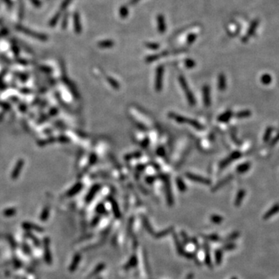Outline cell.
<instances>
[{
    "mask_svg": "<svg viewBox=\"0 0 279 279\" xmlns=\"http://www.w3.org/2000/svg\"><path fill=\"white\" fill-rule=\"evenodd\" d=\"M178 80H179V83L181 85V86L182 87L183 91H184L185 94V96L187 98L188 102H189V105L191 106H194L195 105V96H194L193 93L192 92V91L190 90L189 89V86L188 85L187 81L185 80L184 77L182 75H180L178 77Z\"/></svg>",
    "mask_w": 279,
    "mask_h": 279,
    "instance_id": "obj_1",
    "label": "cell"
},
{
    "mask_svg": "<svg viewBox=\"0 0 279 279\" xmlns=\"http://www.w3.org/2000/svg\"><path fill=\"white\" fill-rule=\"evenodd\" d=\"M164 68L163 65H159L156 70V78H155V89L157 92H161L163 88V78H164Z\"/></svg>",
    "mask_w": 279,
    "mask_h": 279,
    "instance_id": "obj_2",
    "label": "cell"
},
{
    "mask_svg": "<svg viewBox=\"0 0 279 279\" xmlns=\"http://www.w3.org/2000/svg\"><path fill=\"white\" fill-rule=\"evenodd\" d=\"M185 176L188 177V178L190 179L191 181H195V182L201 183V184H204V185H209L210 183H211V181H210L209 179L205 178V177H202V176L197 175V174H192V173H190V172L186 173Z\"/></svg>",
    "mask_w": 279,
    "mask_h": 279,
    "instance_id": "obj_3",
    "label": "cell"
},
{
    "mask_svg": "<svg viewBox=\"0 0 279 279\" xmlns=\"http://www.w3.org/2000/svg\"><path fill=\"white\" fill-rule=\"evenodd\" d=\"M241 156H242V154H241V153L240 151H238V150L233 151L230 155H229V157H227L226 159H224L223 161H222L221 163H220V168H224L225 167L227 166L229 164H230L233 161L239 159V158L241 157Z\"/></svg>",
    "mask_w": 279,
    "mask_h": 279,
    "instance_id": "obj_4",
    "label": "cell"
},
{
    "mask_svg": "<svg viewBox=\"0 0 279 279\" xmlns=\"http://www.w3.org/2000/svg\"><path fill=\"white\" fill-rule=\"evenodd\" d=\"M168 116H169V117L171 118V119L175 120L177 123H187V124H189L190 126H192V123H193V121H194V119H188L187 117L180 116V115L176 114V113H170L169 114H168Z\"/></svg>",
    "mask_w": 279,
    "mask_h": 279,
    "instance_id": "obj_5",
    "label": "cell"
},
{
    "mask_svg": "<svg viewBox=\"0 0 279 279\" xmlns=\"http://www.w3.org/2000/svg\"><path fill=\"white\" fill-rule=\"evenodd\" d=\"M17 29L21 31V32H23V34H26V35L32 36V37H34V38H37V39H38V40H41V41H46V40H47V37H46L45 35H44V34H37V33H35V32H33L32 30L27 29V28L23 27V26H18Z\"/></svg>",
    "mask_w": 279,
    "mask_h": 279,
    "instance_id": "obj_6",
    "label": "cell"
},
{
    "mask_svg": "<svg viewBox=\"0 0 279 279\" xmlns=\"http://www.w3.org/2000/svg\"><path fill=\"white\" fill-rule=\"evenodd\" d=\"M258 24H259V20H258V19H255V20H253V21L252 22L250 27H249L248 30H247V34H245V36H244V38H243L242 41H244V42H247L249 39L255 34L257 28L258 26Z\"/></svg>",
    "mask_w": 279,
    "mask_h": 279,
    "instance_id": "obj_7",
    "label": "cell"
},
{
    "mask_svg": "<svg viewBox=\"0 0 279 279\" xmlns=\"http://www.w3.org/2000/svg\"><path fill=\"white\" fill-rule=\"evenodd\" d=\"M23 165H24V161H23V159H19V160L17 161V162H16V165H15L14 167V169L13 170V171H12L11 173L12 179L16 180V179L19 177L22 169H23Z\"/></svg>",
    "mask_w": 279,
    "mask_h": 279,
    "instance_id": "obj_8",
    "label": "cell"
},
{
    "mask_svg": "<svg viewBox=\"0 0 279 279\" xmlns=\"http://www.w3.org/2000/svg\"><path fill=\"white\" fill-rule=\"evenodd\" d=\"M44 259L47 264L50 265L52 263V257L51 252H50V241L48 238L44 239Z\"/></svg>",
    "mask_w": 279,
    "mask_h": 279,
    "instance_id": "obj_9",
    "label": "cell"
},
{
    "mask_svg": "<svg viewBox=\"0 0 279 279\" xmlns=\"http://www.w3.org/2000/svg\"><path fill=\"white\" fill-rule=\"evenodd\" d=\"M164 182H165V192H166V197H167V202H168V205H172L173 202H174V199H173L172 193H171V185H170L169 179L165 178L164 179Z\"/></svg>",
    "mask_w": 279,
    "mask_h": 279,
    "instance_id": "obj_10",
    "label": "cell"
},
{
    "mask_svg": "<svg viewBox=\"0 0 279 279\" xmlns=\"http://www.w3.org/2000/svg\"><path fill=\"white\" fill-rule=\"evenodd\" d=\"M202 98L205 107H209L211 105V96H210V89L209 86L205 85L202 88Z\"/></svg>",
    "mask_w": 279,
    "mask_h": 279,
    "instance_id": "obj_11",
    "label": "cell"
},
{
    "mask_svg": "<svg viewBox=\"0 0 279 279\" xmlns=\"http://www.w3.org/2000/svg\"><path fill=\"white\" fill-rule=\"evenodd\" d=\"M100 185H95L92 187V189H90L89 192L88 193V195L86 197V202H90L94 198V197L95 196V195L97 194V192H98V190L100 189Z\"/></svg>",
    "mask_w": 279,
    "mask_h": 279,
    "instance_id": "obj_12",
    "label": "cell"
},
{
    "mask_svg": "<svg viewBox=\"0 0 279 279\" xmlns=\"http://www.w3.org/2000/svg\"><path fill=\"white\" fill-rule=\"evenodd\" d=\"M277 213H279V203L274 204L270 209H268V211L264 215V220H269L270 218L277 214Z\"/></svg>",
    "mask_w": 279,
    "mask_h": 279,
    "instance_id": "obj_13",
    "label": "cell"
},
{
    "mask_svg": "<svg viewBox=\"0 0 279 279\" xmlns=\"http://www.w3.org/2000/svg\"><path fill=\"white\" fill-rule=\"evenodd\" d=\"M233 112L231 110H227L225 113H222L219 117H218V121L220 123H227L231 119L233 116Z\"/></svg>",
    "mask_w": 279,
    "mask_h": 279,
    "instance_id": "obj_14",
    "label": "cell"
},
{
    "mask_svg": "<svg viewBox=\"0 0 279 279\" xmlns=\"http://www.w3.org/2000/svg\"><path fill=\"white\" fill-rule=\"evenodd\" d=\"M22 226H23L24 229H26V230H34L37 231V232H43L44 231V229L42 227H41L40 226H37V225L34 224L32 223H23L22 224Z\"/></svg>",
    "mask_w": 279,
    "mask_h": 279,
    "instance_id": "obj_15",
    "label": "cell"
},
{
    "mask_svg": "<svg viewBox=\"0 0 279 279\" xmlns=\"http://www.w3.org/2000/svg\"><path fill=\"white\" fill-rule=\"evenodd\" d=\"M218 89L220 91H224L226 89V78L224 74H220L218 77Z\"/></svg>",
    "mask_w": 279,
    "mask_h": 279,
    "instance_id": "obj_16",
    "label": "cell"
},
{
    "mask_svg": "<svg viewBox=\"0 0 279 279\" xmlns=\"http://www.w3.org/2000/svg\"><path fill=\"white\" fill-rule=\"evenodd\" d=\"M81 258H82V256L80 253H76V255L74 257V258H73L72 262H71V265H70L69 271H71V272H73V271H74L76 269H77L78 266V265H79V262H80V261H81Z\"/></svg>",
    "mask_w": 279,
    "mask_h": 279,
    "instance_id": "obj_17",
    "label": "cell"
},
{
    "mask_svg": "<svg viewBox=\"0 0 279 279\" xmlns=\"http://www.w3.org/2000/svg\"><path fill=\"white\" fill-rule=\"evenodd\" d=\"M246 195V191L244 189H241V190L239 191L238 193H237V196H236V199L235 202H234V205L235 206H240L242 203L243 200H244V197H245Z\"/></svg>",
    "mask_w": 279,
    "mask_h": 279,
    "instance_id": "obj_18",
    "label": "cell"
},
{
    "mask_svg": "<svg viewBox=\"0 0 279 279\" xmlns=\"http://www.w3.org/2000/svg\"><path fill=\"white\" fill-rule=\"evenodd\" d=\"M157 24H158V31L161 34H164L166 30V26H165V18L162 15H158L157 16Z\"/></svg>",
    "mask_w": 279,
    "mask_h": 279,
    "instance_id": "obj_19",
    "label": "cell"
},
{
    "mask_svg": "<svg viewBox=\"0 0 279 279\" xmlns=\"http://www.w3.org/2000/svg\"><path fill=\"white\" fill-rule=\"evenodd\" d=\"M82 183H77V184L74 185L68 191V193H67V195L69 197L74 196V195H77V194L82 190Z\"/></svg>",
    "mask_w": 279,
    "mask_h": 279,
    "instance_id": "obj_20",
    "label": "cell"
},
{
    "mask_svg": "<svg viewBox=\"0 0 279 279\" xmlns=\"http://www.w3.org/2000/svg\"><path fill=\"white\" fill-rule=\"evenodd\" d=\"M110 202H111L112 205V208H113V213H114V216H116V218L119 219L121 216V213H120V211H119V206H118V204L114 199L113 198H110Z\"/></svg>",
    "mask_w": 279,
    "mask_h": 279,
    "instance_id": "obj_21",
    "label": "cell"
},
{
    "mask_svg": "<svg viewBox=\"0 0 279 279\" xmlns=\"http://www.w3.org/2000/svg\"><path fill=\"white\" fill-rule=\"evenodd\" d=\"M250 168V163L249 162H246V163L241 164L239 165L237 168V171L239 174H244V173L247 172V171H249Z\"/></svg>",
    "mask_w": 279,
    "mask_h": 279,
    "instance_id": "obj_22",
    "label": "cell"
},
{
    "mask_svg": "<svg viewBox=\"0 0 279 279\" xmlns=\"http://www.w3.org/2000/svg\"><path fill=\"white\" fill-rule=\"evenodd\" d=\"M104 268H105V265H104L103 264H99V265H97L96 268H95V269H94V271H92V272H91L90 274H89V275L88 276L87 279L92 278V277H93L94 276H95L96 274H98V273L101 272V271H102V270L104 269Z\"/></svg>",
    "mask_w": 279,
    "mask_h": 279,
    "instance_id": "obj_23",
    "label": "cell"
},
{
    "mask_svg": "<svg viewBox=\"0 0 279 279\" xmlns=\"http://www.w3.org/2000/svg\"><path fill=\"white\" fill-rule=\"evenodd\" d=\"M251 116V112L250 110H243L240 111L236 114V117L238 119H244V118L250 117Z\"/></svg>",
    "mask_w": 279,
    "mask_h": 279,
    "instance_id": "obj_24",
    "label": "cell"
},
{
    "mask_svg": "<svg viewBox=\"0 0 279 279\" xmlns=\"http://www.w3.org/2000/svg\"><path fill=\"white\" fill-rule=\"evenodd\" d=\"M74 28L77 33H80L82 30L81 25H80V19H79V16L78 13H75L74 15Z\"/></svg>",
    "mask_w": 279,
    "mask_h": 279,
    "instance_id": "obj_25",
    "label": "cell"
},
{
    "mask_svg": "<svg viewBox=\"0 0 279 279\" xmlns=\"http://www.w3.org/2000/svg\"><path fill=\"white\" fill-rule=\"evenodd\" d=\"M271 81H272V78L269 74H264L261 78V82L262 84L265 85V86L271 84Z\"/></svg>",
    "mask_w": 279,
    "mask_h": 279,
    "instance_id": "obj_26",
    "label": "cell"
},
{
    "mask_svg": "<svg viewBox=\"0 0 279 279\" xmlns=\"http://www.w3.org/2000/svg\"><path fill=\"white\" fill-rule=\"evenodd\" d=\"M114 45V42L110 40H105V41H100L98 43V46L102 48H109V47H112Z\"/></svg>",
    "mask_w": 279,
    "mask_h": 279,
    "instance_id": "obj_27",
    "label": "cell"
},
{
    "mask_svg": "<svg viewBox=\"0 0 279 279\" xmlns=\"http://www.w3.org/2000/svg\"><path fill=\"white\" fill-rule=\"evenodd\" d=\"M205 264L209 268H212V262H211V257L209 254V249L208 244H205Z\"/></svg>",
    "mask_w": 279,
    "mask_h": 279,
    "instance_id": "obj_28",
    "label": "cell"
},
{
    "mask_svg": "<svg viewBox=\"0 0 279 279\" xmlns=\"http://www.w3.org/2000/svg\"><path fill=\"white\" fill-rule=\"evenodd\" d=\"M137 257H136L135 256H133L132 257H131L130 259L129 262H128V263L126 264V265H125V268H124L126 270H127V269H129V268H133V267L136 266V265H137Z\"/></svg>",
    "mask_w": 279,
    "mask_h": 279,
    "instance_id": "obj_29",
    "label": "cell"
},
{
    "mask_svg": "<svg viewBox=\"0 0 279 279\" xmlns=\"http://www.w3.org/2000/svg\"><path fill=\"white\" fill-rule=\"evenodd\" d=\"M272 130H273V129H272V127H271V126H269V127L267 128L266 130H265V134H264V137H263L264 142L266 143L269 141L270 138H271V134H272Z\"/></svg>",
    "mask_w": 279,
    "mask_h": 279,
    "instance_id": "obj_30",
    "label": "cell"
},
{
    "mask_svg": "<svg viewBox=\"0 0 279 279\" xmlns=\"http://www.w3.org/2000/svg\"><path fill=\"white\" fill-rule=\"evenodd\" d=\"M176 183H177V188H178V189L181 191V192H185V191L186 190V185H185V184L184 183V181H182V179L179 178V177H177Z\"/></svg>",
    "mask_w": 279,
    "mask_h": 279,
    "instance_id": "obj_31",
    "label": "cell"
},
{
    "mask_svg": "<svg viewBox=\"0 0 279 279\" xmlns=\"http://www.w3.org/2000/svg\"><path fill=\"white\" fill-rule=\"evenodd\" d=\"M210 220L216 224H220L223 221V218L220 216H217V215H213L210 216Z\"/></svg>",
    "mask_w": 279,
    "mask_h": 279,
    "instance_id": "obj_32",
    "label": "cell"
},
{
    "mask_svg": "<svg viewBox=\"0 0 279 279\" xmlns=\"http://www.w3.org/2000/svg\"><path fill=\"white\" fill-rule=\"evenodd\" d=\"M215 257H216V262L217 265H220L222 262V258H223V253L222 250H217L215 252Z\"/></svg>",
    "mask_w": 279,
    "mask_h": 279,
    "instance_id": "obj_33",
    "label": "cell"
},
{
    "mask_svg": "<svg viewBox=\"0 0 279 279\" xmlns=\"http://www.w3.org/2000/svg\"><path fill=\"white\" fill-rule=\"evenodd\" d=\"M171 229H172V228H169V229H165V230L158 233H154L153 237H154L155 238H161V237H165V236H167L168 233H170L171 232Z\"/></svg>",
    "mask_w": 279,
    "mask_h": 279,
    "instance_id": "obj_34",
    "label": "cell"
},
{
    "mask_svg": "<svg viewBox=\"0 0 279 279\" xmlns=\"http://www.w3.org/2000/svg\"><path fill=\"white\" fill-rule=\"evenodd\" d=\"M49 213H50V209H49L48 207H45L43 209L42 213L41 215V220L42 221H45V220H47V218L49 216Z\"/></svg>",
    "mask_w": 279,
    "mask_h": 279,
    "instance_id": "obj_35",
    "label": "cell"
},
{
    "mask_svg": "<svg viewBox=\"0 0 279 279\" xmlns=\"http://www.w3.org/2000/svg\"><path fill=\"white\" fill-rule=\"evenodd\" d=\"M16 213V209L15 208H10L7 209H5L3 212V214L5 216H14L15 214Z\"/></svg>",
    "mask_w": 279,
    "mask_h": 279,
    "instance_id": "obj_36",
    "label": "cell"
},
{
    "mask_svg": "<svg viewBox=\"0 0 279 279\" xmlns=\"http://www.w3.org/2000/svg\"><path fill=\"white\" fill-rule=\"evenodd\" d=\"M107 80H108V82L110 83V85L112 86V87L114 88L115 89H119V84L117 82V81H116L114 78H113L108 77L107 78Z\"/></svg>",
    "mask_w": 279,
    "mask_h": 279,
    "instance_id": "obj_37",
    "label": "cell"
},
{
    "mask_svg": "<svg viewBox=\"0 0 279 279\" xmlns=\"http://www.w3.org/2000/svg\"><path fill=\"white\" fill-rule=\"evenodd\" d=\"M185 65L188 68H192L195 66V62L192 59H186L185 61Z\"/></svg>",
    "mask_w": 279,
    "mask_h": 279,
    "instance_id": "obj_38",
    "label": "cell"
},
{
    "mask_svg": "<svg viewBox=\"0 0 279 279\" xmlns=\"http://www.w3.org/2000/svg\"><path fill=\"white\" fill-rule=\"evenodd\" d=\"M141 156V153L140 152H135V153H130V154H127L125 157L126 160H130V159H133V158H137L140 157Z\"/></svg>",
    "mask_w": 279,
    "mask_h": 279,
    "instance_id": "obj_39",
    "label": "cell"
},
{
    "mask_svg": "<svg viewBox=\"0 0 279 279\" xmlns=\"http://www.w3.org/2000/svg\"><path fill=\"white\" fill-rule=\"evenodd\" d=\"M106 211V210L105 206H104V205H102V204H99V205H98V206L96 207V212L98 213H99V214H105Z\"/></svg>",
    "mask_w": 279,
    "mask_h": 279,
    "instance_id": "obj_40",
    "label": "cell"
},
{
    "mask_svg": "<svg viewBox=\"0 0 279 279\" xmlns=\"http://www.w3.org/2000/svg\"><path fill=\"white\" fill-rule=\"evenodd\" d=\"M239 235H240V233H239L238 232H234V233H233L232 234H230V235H229V237H228L226 239V241H233V240H235V239L238 238Z\"/></svg>",
    "mask_w": 279,
    "mask_h": 279,
    "instance_id": "obj_41",
    "label": "cell"
},
{
    "mask_svg": "<svg viewBox=\"0 0 279 279\" xmlns=\"http://www.w3.org/2000/svg\"><path fill=\"white\" fill-rule=\"evenodd\" d=\"M278 141H279V133L277 134V135L275 136V137H274V138L272 139V140H271V143H270V144H269L270 147H274V146L275 145V144H277V143L278 142Z\"/></svg>",
    "mask_w": 279,
    "mask_h": 279,
    "instance_id": "obj_42",
    "label": "cell"
},
{
    "mask_svg": "<svg viewBox=\"0 0 279 279\" xmlns=\"http://www.w3.org/2000/svg\"><path fill=\"white\" fill-rule=\"evenodd\" d=\"M146 47L152 49V50H157L159 47V45L157 44H156V43L155 44L154 43H147L146 44Z\"/></svg>",
    "mask_w": 279,
    "mask_h": 279,
    "instance_id": "obj_43",
    "label": "cell"
},
{
    "mask_svg": "<svg viewBox=\"0 0 279 279\" xmlns=\"http://www.w3.org/2000/svg\"><path fill=\"white\" fill-rule=\"evenodd\" d=\"M120 16H122L123 18H125L126 16L128 15V10L126 6H123L121 9H120Z\"/></svg>",
    "mask_w": 279,
    "mask_h": 279,
    "instance_id": "obj_44",
    "label": "cell"
},
{
    "mask_svg": "<svg viewBox=\"0 0 279 279\" xmlns=\"http://www.w3.org/2000/svg\"><path fill=\"white\" fill-rule=\"evenodd\" d=\"M205 238H206L209 241H216L220 240V237H218V235H210V236H205Z\"/></svg>",
    "mask_w": 279,
    "mask_h": 279,
    "instance_id": "obj_45",
    "label": "cell"
},
{
    "mask_svg": "<svg viewBox=\"0 0 279 279\" xmlns=\"http://www.w3.org/2000/svg\"><path fill=\"white\" fill-rule=\"evenodd\" d=\"M195 39H196V35H195V34H190V35L189 36V37H188L187 43L189 44H192V43L195 41Z\"/></svg>",
    "mask_w": 279,
    "mask_h": 279,
    "instance_id": "obj_46",
    "label": "cell"
},
{
    "mask_svg": "<svg viewBox=\"0 0 279 279\" xmlns=\"http://www.w3.org/2000/svg\"><path fill=\"white\" fill-rule=\"evenodd\" d=\"M157 155H159V156L163 157L164 155L165 154V148H164L163 147H158V149H157Z\"/></svg>",
    "mask_w": 279,
    "mask_h": 279,
    "instance_id": "obj_47",
    "label": "cell"
},
{
    "mask_svg": "<svg viewBox=\"0 0 279 279\" xmlns=\"http://www.w3.org/2000/svg\"><path fill=\"white\" fill-rule=\"evenodd\" d=\"M236 247H237V246H236L234 244H227V245H226L224 247H223V250H233V249H235Z\"/></svg>",
    "mask_w": 279,
    "mask_h": 279,
    "instance_id": "obj_48",
    "label": "cell"
},
{
    "mask_svg": "<svg viewBox=\"0 0 279 279\" xmlns=\"http://www.w3.org/2000/svg\"><path fill=\"white\" fill-rule=\"evenodd\" d=\"M96 159H97V157H96V156H95V154H92V156L90 157V163L92 164H95V161H96Z\"/></svg>",
    "mask_w": 279,
    "mask_h": 279,
    "instance_id": "obj_49",
    "label": "cell"
},
{
    "mask_svg": "<svg viewBox=\"0 0 279 279\" xmlns=\"http://www.w3.org/2000/svg\"><path fill=\"white\" fill-rule=\"evenodd\" d=\"M146 181H147V183H152L153 181H154V177H146Z\"/></svg>",
    "mask_w": 279,
    "mask_h": 279,
    "instance_id": "obj_50",
    "label": "cell"
},
{
    "mask_svg": "<svg viewBox=\"0 0 279 279\" xmlns=\"http://www.w3.org/2000/svg\"><path fill=\"white\" fill-rule=\"evenodd\" d=\"M148 144H149V141L147 140V139H146L145 141H144V143L142 144V146H143V147H147V145H148Z\"/></svg>",
    "mask_w": 279,
    "mask_h": 279,
    "instance_id": "obj_51",
    "label": "cell"
},
{
    "mask_svg": "<svg viewBox=\"0 0 279 279\" xmlns=\"http://www.w3.org/2000/svg\"><path fill=\"white\" fill-rule=\"evenodd\" d=\"M137 170H141H141H144V165H139V166L137 168Z\"/></svg>",
    "mask_w": 279,
    "mask_h": 279,
    "instance_id": "obj_52",
    "label": "cell"
},
{
    "mask_svg": "<svg viewBox=\"0 0 279 279\" xmlns=\"http://www.w3.org/2000/svg\"><path fill=\"white\" fill-rule=\"evenodd\" d=\"M138 1H140V0H131L130 3L131 4H135V3H137V2H138Z\"/></svg>",
    "mask_w": 279,
    "mask_h": 279,
    "instance_id": "obj_53",
    "label": "cell"
},
{
    "mask_svg": "<svg viewBox=\"0 0 279 279\" xmlns=\"http://www.w3.org/2000/svg\"><path fill=\"white\" fill-rule=\"evenodd\" d=\"M232 279H237V277H233V278H232Z\"/></svg>",
    "mask_w": 279,
    "mask_h": 279,
    "instance_id": "obj_54",
    "label": "cell"
},
{
    "mask_svg": "<svg viewBox=\"0 0 279 279\" xmlns=\"http://www.w3.org/2000/svg\"><path fill=\"white\" fill-rule=\"evenodd\" d=\"M97 279H102V277H99V278H97Z\"/></svg>",
    "mask_w": 279,
    "mask_h": 279,
    "instance_id": "obj_55",
    "label": "cell"
}]
</instances>
